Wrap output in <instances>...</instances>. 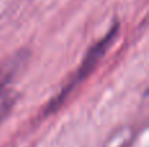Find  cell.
<instances>
[{
    "mask_svg": "<svg viewBox=\"0 0 149 147\" xmlns=\"http://www.w3.org/2000/svg\"><path fill=\"white\" fill-rule=\"evenodd\" d=\"M15 93L7 86L0 85V122L4 120V117L10 112L13 104H15Z\"/></svg>",
    "mask_w": 149,
    "mask_h": 147,
    "instance_id": "6da1fadb",
    "label": "cell"
}]
</instances>
